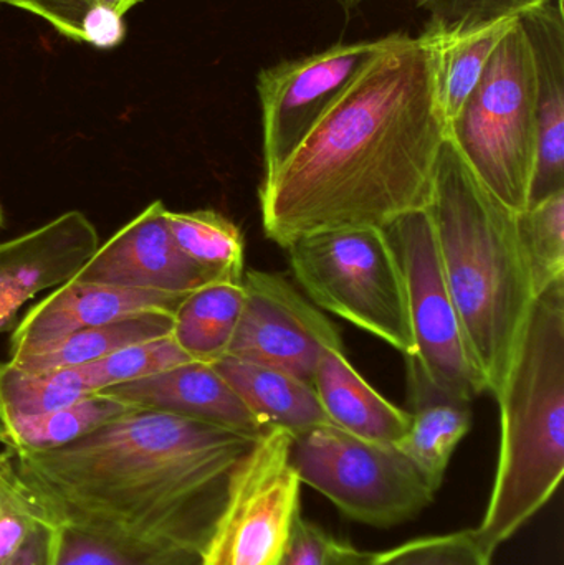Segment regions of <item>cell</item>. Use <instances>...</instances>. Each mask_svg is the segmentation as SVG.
I'll use <instances>...</instances> for the list:
<instances>
[{
    "instance_id": "8",
    "label": "cell",
    "mask_w": 564,
    "mask_h": 565,
    "mask_svg": "<svg viewBox=\"0 0 564 565\" xmlns=\"http://www.w3.org/2000/svg\"><path fill=\"white\" fill-rule=\"evenodd\" d=\"M400 262L416 351L407 359L436 394L472 404L487 384L473 361L440 260L429 209L384 227Z\"/></svg>"
},
{
    "instance_id": "3",
    "label": "cell",
    "mask_w": 564,
    "mask_h": 565,
    "mask_svg": "<svg viewBox=\"0 0 564 565\" xmlns=\"http://www.w3.org/2000/svg\"><path fill=\"white\" fill-rule=\"evenodd\" d=\"M429 214L467 344L497 398L536 298L519 214L490 194L450 138L440 152Z\"/></svg>"
},
{
    "instance_id": "21",
    "label": "cell",
    "mask_w": 564,
    "mask_h": 565,
    "mask_svg": "<svg viewBox=\"0 0 564 565\" xmlns=\"http://www.w3.org/2000/svg\"><path fill=\"white\" fill-rule=\"evenodd\" d=\"M244 298L242 282H211L189 292L175 309L171 338L189 358L212 364L227 354Z\"/></svg>"
},
{
    "instance_id": "26",
    "label": "cell",
    "mask_w": 564,
    "mask_h": 565,
    "mask_svg": "<svg viewBox=\"0 0 564 565\" xmlns=\"http://www.w3.org/2000/svg\"><path fill=\"white\" fill-rule=\"evenodd\" d=\"M519 234L535 296L564 278V191L519 214Z\"/></svg>"
},
{
    "instance_id": "7",
    "label": "cell",
    "mask_w": 564,
    "mask_h": 565,
    "mask_svg": "<svg viewBox=\"0 0 564 565\" xmlns=\"http://www.w3.org/2000/svg\"><path fill=\"white\" fill-rule=\"evenodd\" d=\"M290 465L301 484L368 526L414 520L437 493L396 445L363 440L334 425L291 435Z\"/></svg>"
},
{
    "instance_id": "30",
    "label": "cell",
    "mask_w": 564,
    "mask_h": 565,
    "mask_svg": "<svg viewBox=\"0 0 564 565\" xmlns=\"http://www.w3.org/2000/svg\"><path fill=\"white\" fill-rule=\"evenodd\" d=\"M371 553L357 550L313 521L297 514L287 550L277 565H366Z\"/></svg>"
},
{
    "instance_id": "11",
    "label": "cell",
    "mask_w": 564,
    "mask_h": 565,
    "mask_svg": "<svg viewBox=\"0 0 564 565\" xmlns=\"http://www.w3.org/2000/svg\"><path fill=\"white\" fill-rule=\"evenodd\" d=\"M244 308L227 354L313 385L327 349H343L337 326L284 275L247 270Z\"/></svg>"
},
{
    "instance_id": "27",
    "label": "cell",
    "mask_w": 564,
    "mask_h": 565,
    "mask_svg": "<svg viewBox=\"0 0 564 565\" xmlns=\"http://www.w3.org/2000/svg\"><path fill=\"white\" fill-rule=\"evenodd\" d=\"M191 361L194 359L189 358L169 334L155 341L139 342L119 349L99 361L78 369L89 391L96 394L103 388L151 377Z\"/></svg>"
},
{
    "instance_id": "25",
    "label": "cell",
    "mask_w": 564,
    "mask_h": 565,
    "mask_svg": "<svg viewBox=\"0 0 564 565\" xmlns=\"http://www.w3.org/2000/svg\"><path fill=\"white\" fill-rule=\"evenodd\" d=\"M92 395L78 367L30 372L12 361L0 364V424L60 411Z\"/></svg>"
},
{
    "instance_id": "31",
    "label": "cell",
    "mask_w": 564,
    "mask_h": 565,
    "mask_svg": "<svg viewBox=\"0 0 564 565\" xmlns=\"http://www.w3.org/2000/svg\"><path fill=\"white\" fill-rule=\"evenodd\" d=\"M56 565H201V556L129 553L63 530Z\"/></svg>"
},
{
    "instance_id": "36",
    "label": "cell",
    "mask_w": 564,
    "mask_h": 565,
    "mask_svg": "<svg viewBox=\"0 0 564 565\" xmlns=\"http://www.w3.org/2000/svg\"><path fill=\"white\" fill-rule=\"evenodd\" d=\"M0 3H10V6H13V0H0Z\"/></svg>"
},
{
    "instance_id": "29",
    "label": "cell",
    "mask_w": 564,
    "mask_h": 565,
    "mask_svg": "<svg viewBox=\"0 0 564 565\" xmlns=\"http://www.w3.org/2000/svg\"><path fill=\"white\" fill-rule=\"evenodd\" d=\"M429 13L426 29L437 33L460 32L483 23L520 17L553 0H416Z\"/></svg>"
},
{
    "instance_id": "19",
    "label": "cell",
    "mask_w": 564,
    "mask_h": 565,
    "mask_svg": "<svg viewBox=\"0 0 564 565\" xmlns=\"http://www.w3.org/2000/svg\"><path fill=\"white\" fill-rule=\"evenodd\" d=\"M411 425L396 447L419 468L434 490H439L454 451L472 428V404L443 397L423 375L407 364Z\"/></svg>"
},
{
    "instance_id": "2",
    "label": "cell",
    "mask_w": 564,
    "mask_h": 565,
    "mask_svg": "<svg viewBox=\"0 0 564 565\" xmlns=\"http://www.w3.org/2000/svg\"><path fill=\"white\" fill-rule=\"evenodd\" d=\"M257 440L131 408L63 447L7 451L46 523L129 553L202 556Z\"/></svg>"
},
{
    "instance_id": "16",
    "label": "cell",
    "mask_w": 564,
    "mask_h": 565,
    "mask_svg": "<svg viewBox=\"0 0 564 565\" xmlns=\"http://www.w3.org/2000/svg\"><path fill=\"white\" fill-rule=\"evenodd\" d=\"M539 76L536 161L530 204L564 191V12L563 0L543 3L520 15Z\"/></svg>"
},
{
    "instance_id": "10",
    "label": "cell",
    "mask_w": 564,
    "mask_h": 565,
    "mask_svg": "<svg viewBox=\"0 0 564 565\" xmlns=\"http://www.w3.org/2000/svg\"><path fill=\"white\" fill-rule=\"evenodd\" d=\"M384 40L386 35L334 43L258 72L255 86L262 111V181L270 179L294 154Z\"/></svg>"
},
{
    "instance_id": "22",
    "label": "cell",
    "mask_w": 564,
    "mask_h": 565,
    "mask_svg": "<svg viewBox=\"0 0 564 565\" xmlns=\"http://www.w3.org/2000/svg\"><path fill=\"white\" fill-rule=\"evenodd\" d=\"M515 20L517 17H513L449 33L424 29L433 33L436 40L437 85L440 105L449 125L462 111L467 99L479 85L493 50Z\"/></svg>"
},
{
    "instance_id": "23",
    "label": "cell",
    "mask_w": 564,
    "mask_h": 565,
    "mask_svg": "<svg viewBox=\"0 0 564 565\" xmlns=\"http://www.w3.org/2000/svg\"><path fill=\"white\" fill-rule=\"evenodd\" d=\"M169 232L188 255L215 282L241 285L245 274V244L241 228L211 209L166 212Z\"/></svg>"
},
{
    "instance_id": "32",
    "label": "cell",
    "mask_w": 564,
    "mask_h": 565,
    "mask_svg": "<svg viewBox=\"0 0 564 565\" xmlns=\"http://www.w3.org/2000/svg\"><path fill=\"white\" fill-rule=\"evenodd\" d=\"M141 0H13V7L45 20L66 39L82 42V23L93 7L106 6L126 15Z\"/></svg>"
},
{
    "instance_id": "5",
    "label": "cell",
    "mask_w": 564,
    "mask_h": 565,
    "mask_svg": "<svg viewBox=\"0 0 564 565\" xmlns=\"http://www.w3.org/2000/svg\"><path fill=\"white\" fill-rule=\"evenodd\" d=\"M539 76L520 17L493 50L479 85L449 125L473 174L510 211L529 207L536 161Z\"/></svg>"
},
{
    "instance_id": "9",
    "label": "cell",
    "mask_w": 564,
    "mask_h": 565,
    "mask_svg": "<svg viewBox=\"0 0 564 565\" xmlns=\"http://www.w3.org/2000/svg\"><path fill=\"white\" fill-rule=\"evenodd\" d=\"M291 435L258 438L238 461L201 565H277L300 513V480L290 465Z\"/></svg>"
},
{
    "instance_id": "34",
    "label": "cell",
    "mask_w": 564,
    "mask_h": 565,
    "mask_svg": "<svg viewBox=\"0 0 564 565\" xmlns=\"http://www.w3.org/2000/svg\"><path fill=\"white\" fill-rule=\"evenodd\" d=\"M63 530L40 524L3 565H56Z\"/></svg>"
},
{
    "instance_id": "20",
    "label": "cell",
    "mask_w": 564,
    "mask_h": 565,
    "mask_svg": "<svg viewBox=\"0 0 564 565\" xmlns=\"http://www.w3.org/2000/svg\"><path fill=\"white\" fill-rule=\"evenodd\" d=\"M172 322L174 315L169 312H141L95 328L82 329L55 344L10 361L30 372L82 367L128 345L166 338L172 332Z\"/></svg>"
},
{
    "instance_id": "13",
    "label": "cell",
    "mask_w": 564,
    "mask_h": 565,
    "mask_svg": "<svg viewBox=\"0 0 564 565\" xmlns=\"http://www.w3.org/2000/svg\"><path fill=\"white\" fill-rule=\"evenodd\" d=\"M98 248L95 225L78 211L0 244V331L39 292L72 281Z\"/></svg>"
},
{
    "instance_id": "12",
    "label": "cell",
    "mask_w": 564,
    "mask_h": 565,
    "mask_svg": "<svg viewBox=\"0 0 564 565\" xmlns=\"http://www.w3.org/2000/svg\"><path fill=\"white\" fill-rule=\"evenodd\" d=\"M161 201L116 232L73 280L185 296L215 282L175 245Z\"/></svg>"
},
{
    "instance_id": "4",
    "label": "cell",
    "mask_w": 564,
    "mask_h": 565,
    "mask_svg": "<svg viewBox=\"0 0 564 565\" xmlns=\"http://www.w3.org/2000/svg\"><path fill=\"white\" fill-rule=\"evenodd\" d=\"M500 405L499 463L492 497L473 540L487 556L535 516L564 471V278L530 308Z\"/></svg>"
},
{
    "instance_id": "15",
    "label": "cell",
    "mask_w": 564,
    "mask_h": 565,
    "mask_svg": "<svg viewBox=\"0 0 564 565\" xmlns=\"http://www.w3.org/2000/svg\"><path fill=\"white\" fill-rule=\"evenodd\" d=\"M96 395L138 411L179 415L255 438L270 431L211 362H185L151 377L103 388Z\"/></svg>"
},
{
    "instance_id": "17",
    "label": "cell",
    "mask_w": 564,
    "mask_h": 565,
    "mask_svg": "<svg viewBox=\"0 0 564 565\" xmlns=\"http://www.w3.org/2000/svg\"><path fill=\"white\" fill-rule=\"evenodd\" d=\"M313 387L331 424L354 437L396 445L409 428V412L368 384L343 349H327L321 354Z\"/></svg>"
},
{
    "instance_id": "1",
    "label": "cell",
    "mask_w": 564,
    "mask_h": 565,
    "mask_svg": "<svg viewBox=\"0 0 564 565\" xmlns=\"http://www.w3.org/2000/svg\"><path fill=\"white\" fill-rule=\"evenodd\" d=\"M449 139L434 35L394 32L294 154L258 188L281 248L305 235L380 227L430 207Z\"/></svg>"
},
{
    "instance_id": "35",
    "label": "cell",
    "mask_w": 564,
    "mask_h": 565,
    "mask_svg": "<svg viewBox=\"0 0 564 565\" xmlns=\"http://www.w3.org/2000/svg\"><path fill=\"white\" fill-rule=\"evenodd\" d=\"M341 2L347 3V6H357V3L363 2V0H341Z\"/></svg>"
},
{
    "instance_id": "14",
    "label": "cell",
    "mask_w": 564,
    "mask_h": 565,
    "mask_svg": "<svg viewBox=\"0 0 564 565\" xmlns=\"http://www.w3.org/2000/svg\"><path fill=\"white\" fill-rule=\"evenodd\" d=\"M185 296L76 280L65 282L33 306L13 329L10 359L32 354L82 329L128 316L141 312L174 315Z\"/></svg>"
},
{
    "instance_id": "37",
    "label": "cell",
    "mask_w": 564,
    "mask_h": 565,
    "mask_svg": "<svg viewBox=\"0 0 564 565\" xmlns=\"http://www.w3.org/2000/svg\"><path fill=\"white\" fill-rule=\"evenodd\" d=\"M3 224V217H2V211H0V227H2Z\"/></svg>"
},
{
    "instance_id": "28",
    "label": "cell",
    "mask_w": 564,
    "mask_h": 565,
    "mask_svg": "<svg viewBox=\"0 0 564 565\" xmlns=\"http://www.w3.org/2000/svg\"><path fill=\"white\" fill-rule=\"evenodd\" d=\"M490 561L470 530L421 537L384 553H371L366 565H490Z\"/></svg>"
},
{
    "instance_id": "18",
    "label": "cell",
    "mask_w": 564,
    "mask_h": 565,
    "mask_svg": "<svg viewBox=\"0 0 564 565\" xmlns=\"http://www.w3.org/2000/svg\"><path fill=\"white\" fill-rule=\"evenodd\" d=\"M212 365L270 430L278 428L295 437L321 425H333L313 385L295 375L232 355H224Z\"/></svg>"
},
{
    "instance_id": "6",
    "label": "cell",
    "mask_w": 564,
    "mask_h": 565,
    "mask_svg": "<svg viewBox=\"0 0 564 565\" xmlns=\"http://www.w3.org/2000/svg\"><path fill=\"white\" fill-rule=\"evenodd\" d=\"M295 280L317 308L411 358L416 351L400 262L384 228L318 232L291 242Z\"/></svg>"
},
{
    "instance_id": "33",
    "label": "cell",
    "mask_w": 564,
    "mask_h": 565,
    "mask_svg": "<svg viewBox=\"0 0 564 565\" xmlns=\"http://www.w3.org/2000/svg\"><path fill=\"white\" fill-rule=\"evenodd\" d=\"M126 39L125 15L106 6H95L82 23V43L96 50L116 49Z\"/></svg>"
},
{
    "instance_id": "24",
    "label": "cell",
    "mask_w": 564,
    "mask_h": 565,
    "mask_svg": "<svg viewBox=\"0 0 564 565\" xmlns=\"http://www.w3.org/2000/svg\"><path fill=\"white\" fill-rule=\"evenodd\" d=\"M128 411H131L128 405L95 394L60 411L0 424V444L9 451L63 447Z\"/></svg>"
}]
</instances>
